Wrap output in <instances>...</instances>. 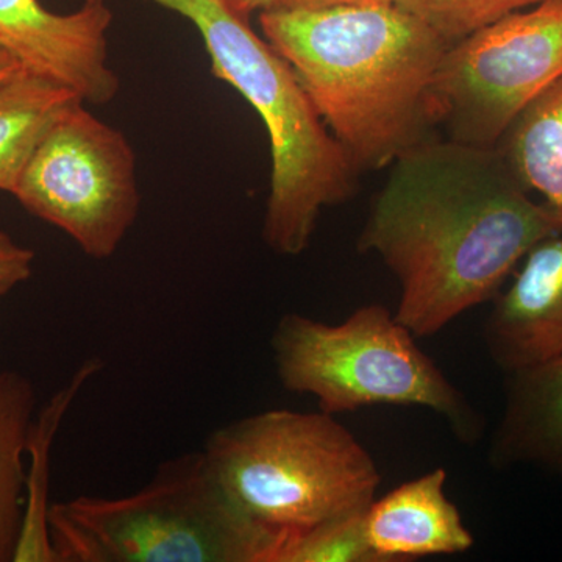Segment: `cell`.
I'll return each mask as SVG.
<instances>
[{
  "mask_svg": "<svg viewBox=\"0 0 562 562\" xmlns=\"http://www.w3.org/2000/svg\"><path fill=\"white\" fill-rule=\"evenodd\" d=\"M505 375V405L491 441L492 468L535 465L562 475V355Z\"/></svg>",
  "mask_w": 562,
  "mask_h": 562,
  "instance_id": "12",
  "label": "cell"
},
{
  "mask_svg": "<svg viewBox=\"0 0 562 562\" xmlns=\"http://www.w3.org/2000/svg\"><path fill=\"white\" fill-rule=\"evenodd\" d=\"M13 195L87 257L106 260L138 220L135 151L83 101L72 103L44 135Z\"/></svg>",
  "mask_w": 562,
  "mask_h": 562,
  "instance_id": "8",
  "label": "cell"
},
{
  "mask_svg": "<svg viewBox=\"0 0 562 562\" xmlns=\"http://www.w3.org/2000/svg\"><path fill=\"white\" fill-rule=\"evenodd\" d=\"M542 0H392L424 22L447 44L457 43L516 11Z\"/></svg>",
  "mask_w": 562,
  "mask_h": 562,
  "instance_id": "17",
  "label": "cell"
},
{
  "mask_svg": "<svg viewBox=\"0 0 562 562\" xmlns=\"http://www.w3.org/2000/svg\"><path fill=\"white\" fill-rule=\"evenodd\" d=\"M203 453L233 505L281 531L360 516L382 484L372 454L321 409H268L233 420L211 432Z\"/></svg>",
  "mask_w": 562,
  "mask_h": 562,
  "instance_id": "5",
  "label": "cell"
},
{
  "mask_svg": "<svg viewBox=\"0 0 562 562\" xmlns=\"http://www.w3.org/2000/svg\"><path fill=\"white\" fill-rule=\"evenodd\" d=\"M111 22L105 0H85L68 14L52 13L40 0H0V52L76 91L85 103L105 105L120 91V77L109 66Z\"/></svg>",
  "mask_w": 562,
  "mask_h": 562,
  "instance_id": "9",
  "label": "cell"
},
{
  "mask_svg": "<svg viewBox=\"0 0 562 562\" xmlns=\"http://www.w3.org/2000/svg\"><path fill=\"white\" fill-rule=\"evenodd\" d=\"M224 2L236 13L244 14L247 18L255 11H265L277 5V0H224Z\"/></svg>",
  "mask_w": 562,
  "mask_h": 562,
  "instance_id": "19",
  "label": "cell"
},
{
  "mask_svg": "<svg viewBox=\"0 0 562 562\" xmlns=\"http://www.w3.org/2000/svg\"><path fill=\"white\" fill-rule=\"evenodd\" d=\"M446 469L401 484L375 498L362 516L369 549L380 562L450 557L475 546L460 509L446 494Z\"/></svg>",
  "mask_w": 562,
  "mask_h": 562,
  "instance_id": "11",
  "label": "cell"
},
{
  "mask_svg": "<svg viewBox=\"0 0 562 562\" xmlns=\"http://www.w3.org/2000/svg\"><path fill=\"white\" fill-rule=\"evenodd\" d=\"M560 233L498 149L432 138L392 162L358 249L390 269L395 317L427 338L494 301L525 257Z\"/></svg>",
  "mask_w": 562,
  "mask_h": 562,
  "instance_id": "1",
  "label": "cell"
},
{
  "mask_svg": "<svg viewBox=\"0 0 562 562\" xmlns=\"http://www.w3.org/2000/svg\"><path fill=\"white\" fill-rule=\"evenodd\" d=\"M36 392L27 376L0 371V562H13L25 502L24 457L35 419Z\"/></svg>",
  "mask_w": 562,
  "mask_h": 562,
  "instance_id": "16",
  "label": "cell"
},
{
  "mask_svg": "<svg viewBox=\"0 0 562 562\" xmlns=\"http://www.w3.org/2000/svg\"><path fill=\"white\" fill-rule=\"evenodd\" d=\"M495 149L562 228V77L513 122Z\"/></svg>",
  "mask_w": 562,
  "mask_h": 562,
  "instance_id": "15",
  "label": "cell"
},
{
  "mask_svg": "<svg viewBox=\"0 0 562 562\" xmlns=\"http://www.w3.org/2000/svg\"><path fill=\"white\" fill-rule=\"evenodd\" d=\"M392 0H277L276 7L333 5V3H384Z\"/></svg>",
  "mask_w": 562,
  "mask_h": 562,
  "instance_id": "20",
  "label": "cell"
},
{
  "mask_svg": "<svg viewBox=\"0 0 562 562\" xmlns=\"http://www.w3.org/2000/svg\"><path fill=\"white\" fill-rule=\"evenodd\" d=\"M35 251L0 231V297L32 277Z\"/></svg>",
  "mask_w": 562,
  "mask_h": 562,
  "instance_id": "18",
  "label": "cell"
},
{
  "mask_svg": "<svg viewBox=\"0 0 562 562\" xmlns=\"http://www.w3.org/2000/svg\"><path fill=\"white\" fill-rule=\"evenodd\" d=\"M483 342L503 373L562 355V233L525 257L512 286L498 292Z\"/></svg>",
  "mask_w": 562,
  "mask_h": 562,
  "instance_id": "10",
  "label": "cell"
},
{
  "mask_svg": "<svg viewBox=\"0 0 562 562\" xmlns=\"http://www.w3.org/2000/svg\"><path fill=\"white\" fill-rule=\"evenodd\" d=\"M79 101L76 91L24 68L0 81V191L13 194L44 135Z\"/></svg>",
  "mask_w": 562,
  "mask_h": 562,
  "instance_id": "13",
  "label": "cell"
},
{
  "mask_svg": "<svg viewBox=\"0 0 562 562\" xmlns=\"http://www.w3.org/2000/svg\"><path fill=\"white\" fill-rule=\"evenodd\" d=\"M271 349L281 386L316 398L321 412L416 406L442 417L462 443L482 439V414L380 303L362 305L336 325L284 314Z\"/></svg>",
  "mask_w": 562,
  "mask_h": 562,
  "instance_id": "6",
  "label": "cell"
},
{
  "mask_svg": "<svg viewBox=\"0 0 562 562\" xmlns=\"http://www.w3.org/2000/svg\"><path fill=\"white\" fill-rule=\"evenodd\" d=\"M258 21L358 172L432 139V81L450 44L413 14L392 2L333 3L273 7Z\"/></svg>",
  "mask_w": 562,
  "mask_h": 562,
  "instance_id": "2",
  "label": "cell"
},
{
  "mask_svg": "<svg viewBox=\"0 0 562 562\" xmlns=\"http://www.w3.org/2000/svg\"><path fill=\"white\" fill-rule=\"evenodd\" d=\"M194 24L211 72L260 114L271 143V192L262 238L297 257L312 243L322 210L349 201L358 171L328 131L291 66L224 0H147Z\"/></svg>",
  "mask_w": 562,
  "mask_h": 562,
  "instance_id": "3",
  "label": "cell"
},
{
  "mask_svg": "<svg viewBox=\"0 0 562 562\" xmlns=\"http://www.w3.org/2000/svg\"><path fill=\"white\" fill-rule=\"evenodd\" d=\"M102 369L101 358H88L32 422L25 452L31 465L25 473L24 516L13 562H60L49 532L52 447L70 405Z\"/></svg>",
  "mask_w": 562,
  "mask_h": 562,
  "instance_id": "14",
  "label": "cell"
},
{
  "mask_svg": "<svg viewBox=\"0 0 562 562\" xmlns=\"http://www.w3.org/2000/svg\"><path fill=\"white\" fill-rule=\"evenodd\" d=\"M21 66L18 65V61L14 58H11L10 55L3 54L0 52V81L5 80L7 77H10L11 74L16 72Z\"/></svg>",
  "mask_w": 562,
  "mask_h": 562,
  "instance_id": "21",
  "label": "cell"
},
{
  "mask_svg": "<svg viewBox=\"0 0 562 562\" xmlns=\"http://www.w3.org/2000/svg\"><path fill=\"white\" fill-rule=\"evenodd\" d=\"M562 77V0H542L443 52L432 81L449 139L495 149L513 122Z\"/></svg>",
  "mask_w": 562,
  "mask_h": 562,
  "instance_id": "7",
  "label": "cell"
},
{
  "mask_svg": "<svg viewBox=\"0 0 562 562\" xmlns=\"http://www.w3.org/2000/svg\"><path fill=\"white\" fill-rule=\"evenodd\" d=\"M49 532L60 562H284L294 538L239 512L203 450L132 494L52 503Z\"/></svg>",
  "mask_w": 562,
  "mask_h": 562,
  "instance_id": "4",
  "label": "cell"
}]
</instances>
